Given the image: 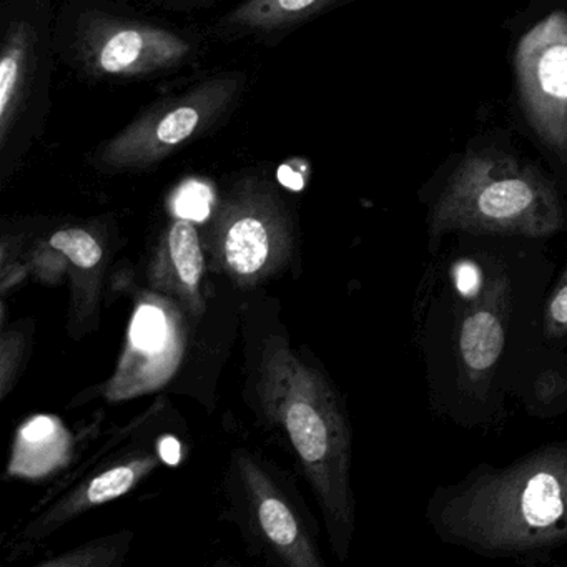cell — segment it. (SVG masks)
I'll return each mask as SVG.
<instances>
[{
  "instance_id": "ffe728a7",
  "label": "cell",
  "mask_w": 567,
  "mask_h": 567,
  "mask_svg": "<svg viewBox=\"0 0 567 567\" xmlns=\"http://www.w3.org/2000/svg\"><path fill=\"white\" fill-rule=\"evenodd\" d=\"M158 451H161L162 460L171 464V466H175V464H178V461H181V443H178L175 437H164Z\"/></svg>"
},
{
  "instance_id": "277c9868",
  "label": "cell",
  "mask_w": 567,
  "mask_h": 567,
  "mask_svg": "<svg viewBox=\"0 0 567 567\" xmlns=\"http://www.w3.org/2000/svg\"><path fill=\"white\" fill-rule=\"evenodd\" d=\"M520 105L537 137L567 155V14L537 22L520 38L514 55Z\"/></svg>"
},
{
  "instance_id": "6da1fadb",
  "label": "cell",
  "mask_w": 567,
  "mask_h": 567,
  "mask_svg": "<svg viewBox=\"0 0 567 567\" xmlns=\"http://www.w3.org/2000/svg\"><path fill=\"white\" fill-rule=\"evenodd\" d=\"M414 291V341L431 410L464 430H493L544 344L553 258L539 240L454 234Z\"/></svg>"
},
{
  "instance_id": "52a82bcc",
  "label": "cell",
  "mask_w": 567,
  "mask_h": 567,
  "mask_svg": "<svg viewBox=\"0 0 567 567\" xmlns=\"http://www.w3.org/2000/svg\"><path fill=\"white\" fill-rule=\"evenodd\" d=\"M513 400L534 420L563 416L567 411V353L544 343L514 383Z\"/></svg>"
},
{
  "instance_id": "4fadbf2b",
  "label": "cell",
  "mask_w": 567,
  "mask_h": 567,
  "mask_svg": "<svg viewBox=\"0 0 567 567\" xmlns=\"http://www.w3.org/2000/svg\"><path fill=\"white\" fill-rule=\"evenodd\" d=\"M543 340L547 347L567 353V265L554 278L544 301Z\"/></svg>"
},
{
  "instance_id": "ac0fdd59",
  "label": "cell",
  "mask_w": 567,
  "mask_h": 567,
  "mask_svg": "<svg viewBox=\"0 0 567 567\" xmlns=\"http://www.w3.org/2000/svg\"><path fill=\"white\" fill-rule=\"evenodd\" d=\"M134 481L135 471L132 467H115L92 481L91 487H89V499L97 504L114 499V497L127 493Z\"/></svg>"
},
{
  "instance_id": "e0dca14e",
  "label": "cell",
  "mask_w": 567,
  "mask_h": 567,
  "mask_svg": "<svg viewBox=\"0 0 567 567\" xmlns=\"http://www.w3.org/2000/svg\"><path fill=\"white\" fill-rule=\"evenodd\" d=\"M212 195L207 185L190 182L178 190L175 198V214L184 220L204 221L210 215Z\"/></svg>"
},
{
  "instance_id": "7a4b0ae2",
  "label": "cell",
  "mask_w": 567,
  "mask_h": 567,
  "mask_svg": "<svg viewBox=\"0 0 567 567\" xmlns=\"http://www.w3.org/2000/svg\"><path fill=\"white\" fill-rule=\"evenodd\" d=\"M427 526L447 546L486 559L523 564L567 546V441L534 447L517 460L477 464L431 493Z\"/></svg>"
},
{
  "instance_id": "8fae6325",
  "label": "cell",
  "mask_w": 567,
  "mask_h": 567,
  "mask_svg": "<svg viewBox=\"0 0 567 567\" xmlns=\"http://www.w3.org/2000/svg\"><path fill=\"white\" fill-rule=\"evenodd\" d=\"M228 264L241 275L257 274L270 251V238L264 221L255 217H244L231 225L227 235Z\"/></svg>"
},
{
  "instance_id": "ba28073f",
  "label": "cell",
  "mask_w": 567,
  "mask_h": 567,
  "mask_svg": "<svg viewBox=\"0 0 567 567\" xmlns=\"http://www.w3.org/2000/svg\"><path fill=\"white\" fill-rule=\"evenodd\" d=\"M287 426L298 453L308 463H324L333 456L347 470L348 441L338 417L330 421L307 403H293L288 408Z\"/></svg>"
},
{
  "instance_id": "5b68a950",
  "label": "cell",
  "mask_w": 567,
  "mask_h": 567,
  "mask_svg": "<svg viewBox=\"0 0 567 567\" xmlns=\"http://www.w3.org/2000/svg\"><path fill=\"white\" fill-rule=\"evenodd\" d=\"M234 81H214L128 125L104 148V162L115 167L151 165L190 141L212 124L234 97Z\"/></svg>"
},
{
  "instance_id": "2e32d148",
  "label": "cell",
  "mask_w": 567,
  "mask_h": 567,
  "mask_svg": "<svg viewBox=\"0 0 567 567\" xmlns=\"http://www.w3.org/2000/svg\"><path fill=\"white\" fill-rule=\"evenodd\" d=\"M167 334L165 317L158 308L142 307L132 324V341L142 350H158Z\"/></svg>"
},
{
  "instance_id": "44dd1931",
  "label": "cell",
  "mask_w": 567,
  "mask_h": 567,
  "mask_svg": "<svg viewBox=\"0 0 567 567\" xmlns=\"http://www.w3.org/2000/svg\"><path fill=\"white\" fill-rule=\"evenodd\" d=\"M567 564V563H566Z\"/></svg>"
},
{
  "instance_id": "8992f818",
  "label": "cell",
  "mask_w": 567,
  "mask_h": 567,
  "mask_svg": "<svg viewBox=\"0 0 567 567\" xmlns=\"http://www.w3.org/2000/svg\"><path fill=\"white\" fill-rule=\"evenodd\" d=\"M190 45L164 29L127 25L109 32L95 52L99 71L111 75H141L181 62Z\"/></svg>"
},
{
  "instance_id": "9a60e30c",
  "label": "cell",
  "mask_w": 567,
  "mask_h": 567,
  "mask_svg": "<svg viewBox=\"0 0 567 567\" xmlns=\"http://www.w3.org/2000/svg\"><path fill=\"white\" fill-rule=\"evenodd\" d=\"M260 520L265 533L275 543L288 546V544L295 543V539H297V523H295V517L291 516L290 509L281 501L274 499V497L265 499L260 506Z\"/></svg>"
},
{
  "instance_id": "d6986e66",
  "label": "cell",
  "mask_w": 567,
  "mask_h": 567,
  "mask_svg": "<svg viewBox=\"0 0 567 567\" xmlns=\"http://www.w3.org/2000/svg\"><path fill=\"white\" fill-rule=\"evenodd\" d=\"M55 423L51 417H38V420L31 421L28 426L22 431V437L29 443H41V441L48 440L54 434Z\"/></svg>"
},
{
  "instance_id": "5bb4252c",
  "label": "cell",
  "mask_w": 567,
  "mask_h": 567,
  "mask_svg": "<svg viewBox=\"0 0 567 567\" xmlns=\"http://www.w3.org/2000/svg\"><path fill=\"white\" fill-rule=\"evenodd\" d=\"M51 245L71 258L72 264L81 268H92L101 261L102 248L87 231L71 228L52 235Z\"/></svg>"
},
{
  "instance_id": "3957f363",
  "label": "cell",
  "mask_w": 567,
  "mask_h": 567,
  "mask_svg": "<svg viewBox=\"0 0 567 567\" xmlns=\"http://www.w3.org/2000/svg\"><path fill=\"white\" fill-rule=\"evenodd\" d=\"M567 230V205L530 164L499 151H470L430 202L427 251L454 234L544 241Z\"/></svg>"
},
{
  "instance_id": "7c38bea8",
  "label": "cell",
  "mask_w": 567,
  "mask_h": 567,
  "mask_svg": "<svg viewBox=\"0 0 567 567\" xmlns=\"http://www.w3.org/2000/svg\"><path fill=\"white\" fill-rule=\"evenodd\" d=\"M168 245H171L172 260L182 281L188 287H195L200 281L202 270H204V255H202L197 230L190 220L182 218V221L174 225Z\"/></svg>"
},
{
  "instance_id": "30bf717a",
  "label": "cell",
  "mask_w": 567,
  "mask_h": 567,
  "mask_svg": "<svg viewBox=\"0 0 567 567\" xmlns=\"http://www.w3.org/2000/svg\"><path fill=\"white\" fill-rule=\"evenodd\" d=\"M334 0H248L231 14L234 24L250 29H275L311 18Z\"/></svg>"
},
{
  "instance_id": "9c48e42d",
  "label": "cell",
  "mask_w": 567,
  "mask_h": 567,
  "mask_svg": "<svg viewBox=\"0 0 567 567\" xmlns=\"http://www.w3.org/2000/svg\"><path fill=\"white\" fill-rule=\"evenodd\" d=\"M29 29L25 25H16L8 35V42L0 61V145L4 147L9 137V128L14 122L24 85L25 69H28Z\"/></svg>"
}]
</instances>
